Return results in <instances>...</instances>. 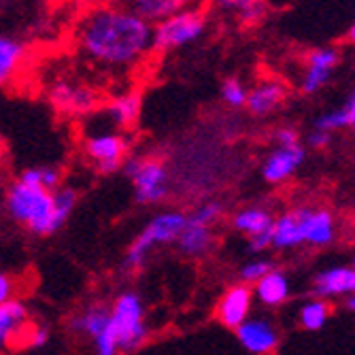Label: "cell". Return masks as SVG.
Here are the masks:
<instances>
[{
    "label": "cell",
    "instance_id": "1",
    "mask_svg": "<svg viewBox=\"0 0 355 355\" xmlns=\"http://www.w3.org/2000/svg\"><path fill=\"white\" fill-rule=\"evenodd\" d=\"M77 51L107 73H132L153 51V26L121 0L87 9L75 26Z\"/></svg>",
    "mask_w": 355,
    "mask_h": 355
},
{
    "label": "cell",
    "instance_id": "2",
    "mask_svg": "<svg viewBox=\"0 0 355 355\" xmlns=\"http://www.w3.org/2000/svg\"><path fill=\"white\" fill-rule=\"evenodd\" d=\"M5 205L9 215L21 225H26L32 234L49 236L60 230V223L53 213V191L49 189L17 179L7 189Z\"/></svg>",
    "mask_w": 355,
    "mask_h": 355
},
{
    "label": "cell",
    "instance_id": "3",
    "mask_svg": "<svg viewBox=\"0 0 355 355\" xmlns=\"http://www.w3.org/2000/svg\"><path fill=\"white\" fill-rule=\"evenodd\" d=\"M185 213L181 211H162L155 213L147 225L141 230V234L132 241V245L128 247L125 255H123V268L125 270H139L145 266L147 257L151 255V251L155 247L162 245H171L177 243L183 225H185Z\"/></svg>",
    "mask_w": 355,
    "mask_h": 355
},
{
    "label": "cell",
    "instance_id": "4",
    "mask_svg": "<svg viewBox=\"0 0 355 355\" xmlns=\"http://www.w3.org/2000/svg\"><path fill=\"white\" fill-rule=\"evenodd\" d=\"M111 315V332L119 345L121 353L137 351L149 334L147 319H145V304L137 292H121L113 306L109 309Z\"/></svg>",
    "mask_w": 355,
    "mask_h": 355
},
{
    "label": "cell",
    "instance_id": "5",
    "mask_svg": "<svg viewBox=\"0 0 355 355\" xmlns=\"http://www.w3.org/2000/svg\"><path fill=\"white\" fill-rule=\"evenodd\" d=\"M121 168L132 181L135 198L141 205H157L168 196V171L162 159L151 155H128Z\"/></svg>",
    "mask_w": 355,
    "mask_h": 355
},
{
    "label": "cell",
    "instance_id": "6",
    "mask_svg": "<svg viewBox=\"0 0 355 355\" xmlns=\"http://www.w3.org/2000/svg\"><path fill=\"white\" fill-rule=\"evenodd\" d=\"M207 30V13L200 7L183 9L153 24V51H175L196 43Z\"/></svg>",
    "mask_w": 355,
    "mask_h": 355
},
{
    "label": "cell",
    "instance_id": "7",
    "mask_svg": "<svg viewBox=\"0 0 355 355\" xmlns=\"http://www.w3.org/2000/svg\"><path fill=\"white\" fill-rule=\"evenodd\" d=\"M130 141L121 130H94L83 139V153L101 173H115L125 162Z\"/></svg>",
    "mask_w": 355,
    "mask_h": 355
},
{
    "label": "cell",
    "instance_id": "8",
    "mask_svg": "<svg viewBox=\"0 0 355 355\" xmlns=\"http://www.w3.org/2000/svg\"><path fill=\"white\" fill-rule=\"evenodd\" d=\"M49 103L64 115L85 117L101 107V96L85 81L58 77L49 85Z\"/></svg>",
    "mask_w": 355,
    "mask_h": 355
},
{
    "label": "cell",
    "instance_id": "9",
    "mask_svg": "<svg viewBox=\"0 0 355 355\" xmlns=\"http://www.w3.org/2000/svg\"><path fill=\"white\" fill-rule=\"evenodd\" d=\"M253 289L245 283H234L219 296L215 306V317L221 326L236 330L243 321L251 317L253 309Z\"/></svg>",
    "mask_w": 355,
    "mask_h": 355
},
{
    "label": "cell",
    "instance_id": "10",
    "mask_svg": "<svg viewBox=\"0 0 355 355\" xmlns=\"http://www.w3.org/2000/svg\"><path fill=\"white\" fill-rule=\"evenodd\" d=\"M239 343L251 355H272L279 347V332L266 317H249L236 328Z\"/></svg>",
    "mask_w": 355,
    "mask_h": 355
},
{
    "label": "cell",
    "instance_id": "11",
    "mask_svg": "<svg viewBox=\"0 0 355 355\" xmlns=\"http://www.w3.org/2000/svg\"><path fill=\"white\" fill-rule=\"evenodd\" d=\"M306 217L309 207L289 209L272 221V247L296 249L306 245Z\"/></svg>",
    "mask_w": 355,
    "mask_h": 355
},
{
    "label": "cell",
    "instance_id": "12",
    "mask_svg": "<svg viewBox=\"0 0 355 355\" xmlns=\"http://www.w3.org/2000/svg\"><path fill=\"white\" fill-rule=\"evenodd\" d=\"M304 147L302 145H292V147H275L262 164V177L272 183V185H279V183H285L287 179H292L298 168L302 166L304 162Z\"/></svg>",
    "mask_w": 355,
    "mask_h": 355
},
{
    "label": "cell",
    "instance_id": "13",
    "mask_svg": "<svg viewBox=\"0 0 355 355\" xmlns=\"http://www.w3.org/2000/svg\"><path fill=\"white\" fill-rule=\"evenodd\" d=\"M315 298H340L355 294V266H332L315 275L313 279Z\"/></svg>",
    "mask_w": 355,
    "mask_h": 355
},
{
    "label": "cell",
    "instance_id": "14",
    "mask_svg": "<svg viewBox=\"0 0 355 355\" xmlns=\"http://www.w3.org/2000/svg\"><path fill=\"white\" fill-rule=\"evenodd\" d=\"M338 51L332 47H321L309 53L306 67H304V75H302V92L304 94H315L324 87L330 79V75L334 73V69L338 67Z\"/></svg>",
    "mask_w": 355,
    "mask_h": 355
},
{
    "label": "cell",
    "instance_id": "15",
    "mask_svg": "<svg viewBox=\"0 0 355 355\" xmlns=\"http://www.w3.org/2000/svg\"><path fill=\"white\" fill-rule=\"evenodd\" d=\"M28 326V309L21 300L13 298L0 306V355L17 343L21 345Z\"/></svg>",
    "mask_w": 355,
    "mask_h": 355
},
{
    "label": "cell",
    "instance_id": "16",
    "mask_svg": "<svg viewBox=\"0 0 355 355\" xmlns=\"http://www.w3.org/2000/svg\"><path fill=\"white\" fill-rule=\"evenodd\" d=\"M139 115H141V94L135 89L117 92L105 105V117L115 130H123V128L135 125L139 121Z\"/></svg>",
    "mask_w": 355,
    "mask_h": 355
},
{
    "label": "cell",
    "instance_id": "17",
    "mask_svg": "<svg viewBox=\"0 0 355 355\" xmlns=\"http://www.w3.org/2000/svg\"><path fill=\"white\" fill-rule=\"evenodd\" d=\"M121 3L151 26L183 9L200 7V0H121Z\"/></svg>",
    "mask_w": 355,
    "mask_h": 355
},
{
    "label": "cell",
    "instance_id": "18",
    "mask_svg": "<svg viewBox=\"0 0 355 355\" xmlns=\"http://www.w3.org/2000/svg\"><path fill=\"white\" fill-rule=\"evenodd\" d=\"M287 96V89L277 79H264L247 92V109L253 115H268L277 111Z\"/></svg>",
    "mask_w": 355,
    "mask_h": 355
},
{
    "label": "cell",
    "instance_id": "19",
    "mask_svg": "<svg viewBox=\"0 0 355 355\" xmlns=\"http://www.w3.org/2000/svg\"><path fill=\"white\" fill-rule=\"evenodd\" d=\"M251 289H253V298L270 309L285 304L289 300V296H292V283H289L285 272H281L277 268H272L268 275H264Z\"/></svg>",
    "mask_w": 355,
    "mask_h": 355
},
{
    "label": "cell",
    "instance_id": "20",
    "mask_svg": "<svg viewBox=\"0 0 355 355\" xmlns=\"http://www.w3.org/2000/svg\"><path fill=\"white\" fill-rule=\"evenodd\" d=\"M177 245H179L181 253H185L189 257H200V255L209 253V249L213 247V228L200 221H193L187 215L183 230L177 239Z\"/></svg>",
    "mask_w": 355,
    "mask_h": 355
},
{
    "label": "cell",
    "instance_id": "21",
    "mask_svg": "<svg viewBox=\"0 0 355 355\" xmlns=\"http://www.w3.org/2000/svg\"><path fill=\"white\" fill-rule=\"evenodd\" d=\"M272 221H275V217L264 207H245L232 219L234 230L245 234L247 239L272 234Z\"/></svg>",
    "mask_w": 355,
    "mask_h": 355
},
{
    "label": "cell",
    "instance_id": "22",
    "mask_svg": "<svg viewBox=\"0 0 355 355\" xmlns=\"http://www.w3.org/2000/svg\"><path fill=\"white\" fill-rule=\"evenodd\" d=\"M336 239V221L326 209H311L306 217V245L326 247Z\"/></svg>",
    "mask_w": 355,
    "mask_h": 355
},
{
    "label": "cell",
    "instance_id": "23",
    "mask_svg": "<svg viewBox=\"0 0 355 355\" xmlns=\"http://www.w3.org/2000/svg\"><path fill=\"white\" fill-rule=\"evenodd\" d=\"M24 60H26V47L11 39L0 35V87L11 83L17 73L24 67Z\"/></svg>",
    "mask_w": 355,
    "mask_h": 355
},
{
    "label": "cell",
    "instance_id": "24",
    "mask_svg": "<svg viewBox=\"0 0 355 355\" xmlns=\"http://www.w3.org/2000/svg\"><path fill=\"white\" fill-rule=\"evenodd\" d=\"M109 326H111L109 309L101 306V304L87 306L85 311H81L79 315H75L71 319V328L83 336H89V338L101 336L105 330H109Z\"/></svg>",
    "mask_w": 355,
    "mask_h": 355
},
{
    "label": "cell",
    "instance_id": "25",
    "mask_svg": "<svg viewBox=\"0 0 355 355\" xmlns=\"http://www.w3.org/2000/svg\"><path fill=\"white\" fill-rule=\"evenodd\" d=\"M211 7L225 15H236L243 21H257L264 15V0H209Z\"/></svg>",
    "mask_w": 355,
    "mask_h": 355
},
{
    "label": "cell",
    "instance_id": "26",
    "mask_svg": "<svg viewBox=\"0 0 355 355\" xmlns=\"http://www.w3.org/2000/svg\"><path fill=\"white\" fill-rule=\"evenodd\" d=\"M315 128L324 132H334L340 130V128H355V94L349 96V101L340 109L321 115L315 121Z\"/></svg>",
    "mask_w": 355,
    "mask_h": 355
},
{
    "label": "cell",
    "instance_id": "27",
    "mask_svg": "<svg viewBox=\"0 0 355 355\" xmlns=\"http://www.w3.org/2000/svg\"><path fill=\"white\" fill-rule=\"evenodd\" d=\"M330 317V304L328 300L324 298H313V300H306L302 306H300V326L304 330H321L326 326V321Z\"/></svg>",
    "mask_w": 355,
    "mask_h": 355
},
{
    "label": "cell",
    "instance_id": "28",
    "mask_svg": "<svg viewBox=\"0 0 355 355\" xmlns=\"http://www.w3.org/2000/svg\"><path fill=\"white\" fill-rule=\"evenodd\" d=\"M19 179L24 183H30V185H37V187H43V189H58L60 187V181H62V175L58 168L53 166H37V168H26Z\"/></svg>",
    "mask_w": 355,
    "mask_h": 355
},
{
    "label": "cell",
    "instance_id": "29",
    "mask_svg": "<svg viewBox=\"0 0 355 355\" xmlns=\"http://www.w3.org/2000/svg\"><path fill=\"white\" fill-rule=\"evenodd\" d=\"M75 205H77V191L73 187L60 185L58 189H53V213H55L60 228H62V223L71 217V213L75 211Z\"/></svg>",
    "mask_w": 355,
    "mask_h": 355
},
{
    "label": "cell",
    "instance_id": "30",
    "mask_svg": "<svg viewBox=\"0 0 355 355\" xmlns=\"http://www.w3.org/2000/svg\"><path fill=\"white\" fill-rule=\"evenodd\" d=\"M247 87L241 79H228L221 85V101L228 107H245L247 105Z\"/></svg>",
    "mask_w": 355,
    "mask_h": 355
},
{
    "label": "cell",
    "instance_id": "31",
    "mask_svg": "<svg viewBox=\"0 0 355 355\" xmlns=\"http://www.w3.org/2000/svg\"><path fill=\"white\" fill-rule=\"evenodd\" d=\"M272 268H275V266H272V262H270V260H266V257H255V260L247 262V264L241 268V283H245V285H251V287H253L257 281H260L264 275H268Z\"/></svg>",
    "mask_w": 355,
    "mask_h": 355
},
{
    "label": "cell",
    "instance_id": "32",
    "mask_svg": "<svg viewBox=\"0 0 355 355\" xmlns=\"http://www.w3.org/2000/svg\"><path fill=\"white\" fill-rule=\"evenodd\" d=\"M221 213H223V209H221L219 202H205V205H200L196 211H193L189 217L193 221H200V223L211 225V228H213V223L221 217Z\"/></svg>",
    "mask_w": 355,
    "mask_h": 355
},
{
    "label": "cell",
    "instance_id": "33",
    "mask_svg": "<svg viewBox=\"0 0 355 355\" xmlns=\"http://www.w3.org/2000/svg\"><path fill=\"white\" fill-rule=\"evenodd\" d=\"M94 345H96V355H119L121 353L119 345H117V340H115V336L111 332V328L105 330L101 336H96Z\"/></svg>",
    "mask_w": 355,
    "mask_h": 355
},
{
    "label": "cell",
    "instance_id": "34",
    "mask_svg": "<svg viewBox=\"0 0 355 355\" xmlns=\"http://www.w3.org/2000/svg\"><path fill=\"white\" fill-rule=\"evenodd\" d=\"M47 338H49V332H47L45 326L30 324L28 330H26V334H24L21 345H26V347H43L47 343Z\"/></svg>",
    "mask_w": 355,
    "mask_h": 355
},
{
    "label": "cell",
    "instance_id": "35",
    "mask_svg": "<svg viewBox=\"0 0 355 355\" xmlns=\"http://www.w3.org/2000/svg\"><path fill=\"white\" fill-rule=\"evenodd\" d=\"M13 298H15V283L7 272L0 270V306L7 304Z\"/></svg>",
    "mask_w": 355,
    "mask_h": 355
},
{
    "label": "cell",
    "instance_id": "36",
    "mask_svg": "<svg viewBox=\"0 0 355 355\" xmlns=\"http://www.w3.org/2000/svg\"><path fill=\"white\" fill-rule=\"evenodd\" d=\"M275 143L277 147H292V145H300L298 141V132L294 128H279L275 132Z\"/></svg>",
    "mask_w": 355,
    "mask_h": 355
},
{
    "label": "cell",
    "instance_id": "37",
    "mask_svg": "<svg viewBox=\"0 0 355 355\" xmlns=\"http://www.w3.org/2000/svg\"><path fill=\"white\" fill-rule=\"evenodd\" d=\"M330 143V132H324V130H315L309 135V145L313 147V149H324L326 145Z\"/></svg>",
    "mask_w": 355,
    "mask_h": 355
},
{
    "label": "cell",
    "instance_id": "38",
    "mask_svg": "<svg viewBox=\"0 0 355 355\" xmlns=\"http://www.w3.org/2000/svg\"><path fill=\"white\" fill-rule=\"evenodd\" d=\"M347 306H349V311L355 313V294H351V296L347 298Z\"/></svg>",
    "mask_w": 355,
    "mask_h": 355
},
{
    "label": "cell",
    "instance_id": "39",
    "mask_svg": "<svg viewBox=\"0 0 355 355\" xmlns=\"http://www.w3.org/2000/svg\"><path fill=\"white\" fill-rule=\"evenodd\" d=\"M347 37H349V41H351V43L355 45V24H353V26L349 28V35H347Z\"/></svg>",
    "mask_w": 355,
    "mask_h": 355
},
{
    "label": "cell",
    "instance_id": "40",
    "mask_svg": "<svg viewBox=\"0 0 355 355\" xmlns=\"http://www.w3.org/2000/svg\"><path fill=\"white\" fill-rule=\"evenodd\" d=\"M3 153H5V147H3V139H0V159H3Z\"/></svg>",
    "mask_w": 355,
    "mask_h": 355
}]
</instances>
